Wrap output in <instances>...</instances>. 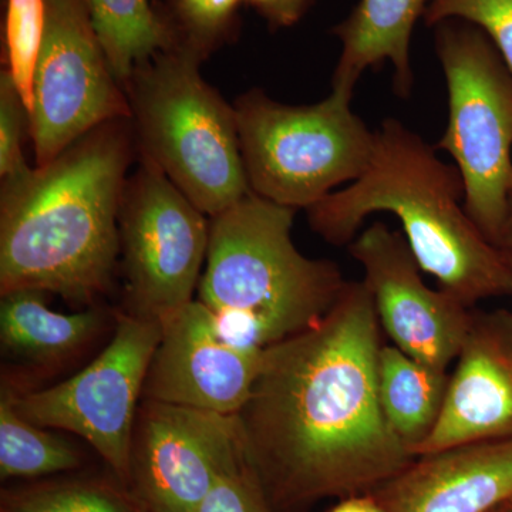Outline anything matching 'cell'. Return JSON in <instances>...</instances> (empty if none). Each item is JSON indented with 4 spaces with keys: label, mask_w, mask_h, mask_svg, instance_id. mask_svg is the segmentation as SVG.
Masks as SVG:
<instances>
[{
    "label": "cell",
    "mask_w": 512,
    "mask_h": 512,
    "mask_svg": "<svg viewBox=\"0 0 512 512\" xmlns=\"http://www.w3.org/2000/svg\"><path fill=\"white\" fill-rule=\"evenodd\" d=\"M382 326L365 282L328 315L264 349L237 414L242 447L272 510L373 493L413 463L382 409Z\"/></svg>",
    "instance_id": "obj_1"
},
{
    "label": "cell",
    "mask_w": 512,
    "mask_h": 512,
    "mask_svg": "<svg viewBox=\"0 0 512 512\" xmlns=\"http://www.w3.org/2000/svg\"><path fill=\"white\" fill-rule=\"evenodd\" d=\"M134 147L131 120L109 121L49 164L2 180L0 295L29 289L84 305L106 292Z\"/></svg>",
    "instance_id": "obj_2"
},
{
    "label": "cell",
    "mask_w": 512,
    "mask_h": 512,
    "mask_svg": "<svg viewBox=\"0 0 512 512\" xmlns=\"http://www.w3.org/2000/svg\"><path fill=\"white\" fill-rule=\"evenodd\" d=\"M464 183L457 167L400 121H384L375 131L372 157L348 188L330 192L308 208L316 234L333 245L350 244L363 221L392 212L421 271L468 308L484 299L512 295V268L468 217Z\"/></svg>",
    "instance_id": "obj_3"
},
{
    "label": "cell",
    "mask_w": 512,
    "mask_h": 512,
    "mask_svg": "<svg viewBox=\"0 0 512 512\" xmlns=\"http://www.w3.org/2000/svg\"><path fill=\"white\" fill-rule=\"evenodd\" d=\"M295 211L251 192L211 218L198 299L242 345L266 349L311 328L345 289L335 262L293 244Z\"/></svg>",
    "instance_id": "obj_4"
},
{
    "label": "cell",
    "mask_w": 512,
    "mask_h": 512,
    "mask_svg": "<svg viewBox=\"0 0 512 512\" xmlns=\"http://www.w3.org/2000/svg\"><path fill=\"white\" fill-rule=\"evenodd\" d=\"M202 60L175 43L140 64L124 90L140 156L212 218L252 190L234 106L205 82Z\"/></svg>",
    "instance_id": "obj_5"
},
{
    "label": "cell",
    "mask_w": 512,
    "mask_h": 512,
    "mask_svg": "<svg viewBox=\"0 0 512 512\" xmlns=\"http://www.w3.org/2000/svg\"><path fill=\"white\" fill-rule=\"evenodd\" d=\"M352 94L333 87L311 106H286L261 90L242 94L234 110L252 192L308 210L333 188L356 181L372 157L375 133L353 113Z\"/></svg>",
    "instance_id": "obj_6"
},
{
    "label": "cell",
    "mask_w": 512,
    "mask_h": 512,
    "mask_svg": "<svg viewBox=\"0 0 512 512\" xmlns=\"http://www.w3.org/2000/svg\"><path fill=\"white\" fill-rule=\"evenodd\" d=\"M436 50L448 90L439 148L456 161L468 217L503 249L512 185V73L490 37L464 20L437 25Z\"/></svg>",
    "instance_id": "obj_7"
},
{
    "label": "cell",
    "mask_w": 512,
    "mask_h": 512,
    "mask_svg": "<svg viewBox=\"0 0 512 512\" xmlns=\"http://www.w3.org/2000/svg\"><path fill=\"white\" fill-rule=\"evenodd\" d=\"M153 161L127 177L119 228L128 313L163 323L194 301L210 222Z\"/></svg>",
    "instance_id": "obj_8"
},
{
    "label": "cell",
    "mask_w": 512,
    "mask_h": 512,
    "mask_svg": "<svg viewBox=\"0 0 512 512\" xmlns=\"http://www.w3.org/2000/svg\"><path fill=\"white\" fill-rule=\"evenodd\" d=\"M160 338L157 320L121 313L109 345L90 365L47 389L12 394L13 406L37 426L82 437L127 487L140 399Z\"/></svg>",
    "instance_id": "obj_9"
},
{
    "label": "cell",
    "mask_w": 512,
    "mask_h": 512,
    "mask_svg": "<svg viewBox=\"0 0 512 512\" xmlns=\"http://www.w3.org/2000/svg\"><path fill=\"white\" fill-rule=\"evenodd\" d=\"M120 119H131L130 103L111 72L86 0H46L30 113L36 167L94 128Z\"/></svg>",
    "instance_id": "obj_10"
},
{
    "label": "cell",
    "mask_w": 512,
    "mask_h": 512,
    "mask_svg": "<svg viewBox=\"0 0 512 512\" xmlns=\"http://www.w3.org/2000/svg\"><path fill=\"white\" fill-rule=\"evenodd\" d=\"M244 458L237 416L144 399L127 488L147 512H192Z\"/></svg>",
    "instance_id": "obj_11"
},
{
    "label": "cell",
    "mask_w": 512,
    "mask_h": 512,
    "mask_svg": "<svg viewBox=\"0 0 512 512\" xmlns=\"http://www.w3.org/2000/svg\"><path fill=\"white\" fill-rule=\"evenodd\" d=\"M365 271L380 326L394 346L424 365L446 370L456 362L473 309L456 296L429 288L402 232L375 222L350 242Z\"/></svg>",
    "instance_id": "obj_12"
},
{
    "label": "cell",
    "mask_w": 512,
    "mask_h": 512,
    "mask_svg": "<svg viewBox=\"0 0 512 512\" xmlns=\"http://www.w3.org/2000/svg\"><path fill=\"white\" fill-rule=\"evenodd\" d=\"M264 349L229 338L200 299L161 323L144 399L237 416L251 397Z\"/></svg>",
    "instance_id": "obj_13"
},
{
    "label": "cell",
    "mask_w": 512,
    "mask_h": 512,
    "mask_svg": "<svg viewBox=\"0 0 512 512\" xmlns=\"http://www.w3.org/2000/svg\"><path fill=\"white\" fill-rule=\"evenodd\" d=\"M436 427L414 457L512 437V312H474Z\"/></svg>",
    "instance_id": "obj_14"
},
{
    "label": "cell",
    "mask_w": 512,
    "mask_h": 512,
    "mask_svg": "<svg viewBox=\"0 0 512 512\" xmlns=\"http://www.w3.org/2000/svg\"><path fill=\"white\" fill-rule=\"evenodd\" d=\"M386 512H495L512 501V437L416 457L372 493Z\"/></svg>",
    "instance_id": "obj_15"
},
{
    "label": "cell",
    "mask_w": 512,
    "mask_h": 512,
    "mask_svg": "<svg viewBox=\"0 0 512 512\" xmlns=\"http://www.w3.org/2000/svg\"><path fill=\"white\" fill-rule=\"evenodd\" d=\"M431 0H360L349 18L335 28L342 55L333 74L335 89L355 90L360 76L384 62L393 64L394 90L412 89L410 39Z\"/></svg>",
    "instance_id": "obj_16"
},
{
    "label": "cell",
    "mask_w": 512,
    "mask_h": 512,
    "mask_svg": "<svg viewBox=\"0 0 512 512\" xmlns=\"http://www.w3.org/2000/svg\"><path fill=\"white\" fill-rule=\"evenodd\" d=\"M45 295L29 289L0 295V343L5 355L53 365L79 352L103 328V312H56L47 306Z\"/></svg>",
    "instance_id": "obj_17"
},
{
    "label": "cell",
    "mask_w": 512,
    "mask_h": 512,
    "mask_svg": "<svg viewBox=\"0 0 512 512\" xmlns=\"http://www.w3.org/2000/svg\"><path fill=\"white\" fill-rule=\"evenodd\" d=\"M448 380L446 370L424 365L397 346L383 343L377 362L380 404L412 456L439 421Z\"/></svg>",
    "instance_id": "obj_18"
},
{
    "label": "cell",
    "mask_w": 512,
    "mask_h": 512,
    "mask_svg": "<svg viewBox=\"0 0 512 512\" xmlns=\"http://www.w3.org/2000/svg\"><path fill=\"white\" fill-rule=\"evenodd\" d=\"M86 2L111 72L123 89L140 64L177 43L167 20L148 0Z\"/></svg>",
    "instance_id": "obj_19"
},
{
    "label": "cell",
    "mask_w": 512,
    "mask_h": 512,
    "mask_svg": "<svg viewBox=\"0 0 512 512\" xmlns=\"http://www.w3.org/2000/svg\"><path fill=\"white\" fill-rule=\"evenodd\" d=\"M23 419L13 406L12 393L0 397V477L42 478L77 470L82 456L59 434Z\"/></svg>",
    "instance_id": "obj_20"
},
{
    "label": "cell",
    "mask_w": 512,
    "mask_h": 512,
    "mask_svg": "<svg viewBox=\"0 0 512 512\" xmlns=\"http://www.w3.org/2000/svg\"><path fill=\"white\" fill-rule=\"evenodd\" d=\"M0 512H147L119 480L63 478L3 490Z\"/></svg>",
    "instance_id": "obj_21"
},
{
    "label": "cell",
    "mask_w": 512,
    "mask_h": 512,
    "mask_svg": "<svg viewBox=\"0 0 512 512\" xmlns=\"http://www.w3.org/2000/svg\"><path fill=\"white\" fill-rule=\"evenodd\" d=\"M46 30V0H6L5 70L33 110V83Z\"/></svg>",
    "instance_id": "obj_22"
},
{
    "label": "cell",
    "mask_w": 512,
    "mask_h": 512,
    "mask_svg": "<svg viewBox=\"0 0 512 512\" xmlns=\"http://www.w3.org/2000/svg\"><path fill=\"white\" fill-rule=\"evenodd\" d=\"M241 0H168L167 20L178 45L205 59L234 28Z\"/></svg>",
    "instance_id": "obj_23"
},
{
    "label": "cell",
    "mask_w": 512,
    "mask_h": 512,
    "mask_svg": "<svg viewBox=\"0 0 512 512\" xmlns=\"http://www.w3.org/2000/svg\"><path fill=\"white\" fill-rule=\"evenodd\" d=\"M423 18L430 26L451 19L477 26L512 73V0H431Z\"/></svg>",
    "instance_id": "obj_24"
},
{
    "label": "cell",
    "mask_w": 512,
    "mask_h": 512,
    "mask_svg": "<svg viewBox=\"0 0 512 512\" xmlns=\"http://www.w3.org/2000/svg\"><path fill=\"white\" fill-rule=\"evenodd\" d=\"M25 136H30V113L12 77L0 74V178L16 177L30 170L23 153Z\"/></svg>",
    "instance_id": "obj_25"
},
{
    "label": "cell",
    "mask_w": 512,
    "mask_h": 512,
    "mask_svg": "<svg viewBox=\"0 0 512 512\" xmlns=\"http://www.w3.org/2000/svg\"><path fill=\"white\" fill-rule=\"evenodd\" d=\"M192 512H274L264 488L249 466L239 461L220 478Z\"/></svg>",
    "instance_id": "obj_26"
},
{
    "label": "cell",
    "mask_w": 512,
    "mask_h": 512,
    "mask_svg": "<svg viewBox=\"0 0 512 512\" xmlns=\"http://www.w3.org/2000/svg\"><path fill=\"white\" fill-rule=\"evenodd\" d=\"M254 5L269 23L279 28L298 22L311 0H247Z\"/></svg>",
    "instance_id": "obj_27"
},
{
    "label": "cell",
    "mask_w": 512,
    "mask_h": 512,
    "mask_svg": "<svg viewBox=\"0 0 512 512\" xmlns=\"http://www.w3.org/2000/svg\"><path fill=\"white\" fill-rule=\"evenodd\" d=\"M330 512H386V510L376 500L375 495L369 493L345 498Z\"/></svg>",
    "instance_id": "obj_28"
},
{
    "label": "cell",
    "mask_w": 512,
    "mask_h": 512,
    "mask_svg": "<svg viewBox=\"0 0 512 512\" xmlns=\"http://www.w3.org/2000/svg\"><path fill=\"white\" fill-rule=\"evenodd\" d=\"M503 251L507 255L508 262H510L512 268V231L508 232L507 237H505Z\"/></svg>",
    "instance_id": "obj_29"
},
{
    "label": "cell",
    "mask_w": 512,
    "mask_h": 512,
    "mask_svg": "<svg viewBox=\"0 0 512 512\" xmlns=\"http://www.w3.org/2000/svg\"><path fill=\"white\" fill-rule=\"evenodd\" d=\"M512 231V185L510 190V195H508V225H507V234ZM507 237V235H505ZM505 242V241H504Z\"/></svg>",
    "instance_id": "obj_30"
},
{
    "label": "cell",
    "mask_w": 512,
    "mask_h": 512,
    "mask_svg": "<svg viewBox=\"0 0 512 512\" xmlns=\"http://www.w3.org/2000/svg\"><path fill=\"white\" fill-rule=\"evenodd\" d=\"M503 512H512V501L510 504L505 505Z\"/></svg>",
    "instance_id": "obj_31"
},
{
    "label": "cell",
    "mask_w": 512,
    "mask_h": 512,
    "mask_svg": "<svg viewBox=\"0 0 512 512\" xmlns=\"http://www.w3.org/2000/svg\"><path fill=\"white\" fill-rule=\"evenodd\" d=\"M503 508H504V507H503ZM503 508H500V510L495 511V512H503Z\"/></svg>",
    "instance_id": "obj_32"
}]
</instances>
